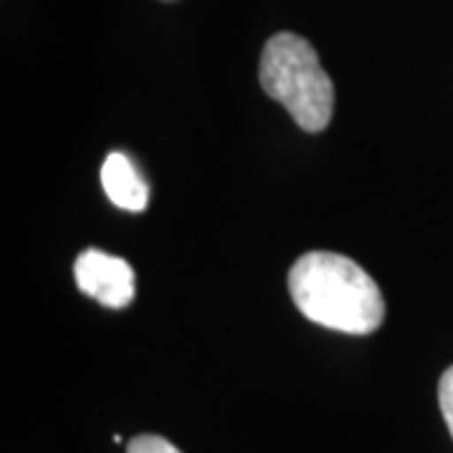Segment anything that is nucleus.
Masks as SVG:
<instances>
[{
  "label": "nucleus",
  "instance_id": "obj_1",
  "mask_svg": "<svg viewBox=\"0 0 453 453\" xmlns=\"http://www.w3.org/2000/svg\"><path fill=\"white\" fill-rule=\"evenodd\" d=\"M292 303L310 323L348 335H368L386 318V303L357 262L335 252H308L292 265Z\"/></svg>",
  "mask_w": 453,
  "mask_h": 453
},
{
  "label": "nucleus",
  "instance_id": "obj_2",
  "mask_svg": "<svg viewBox=\"0 0 453 453\" xmlns=\"http://www.w3.org/2000/svg\"><path fill=\"white\" fill-rule=\"evenodd\" d=\"M262 91L285 106L303 131L318 134L333 119L335 88L312 43L297 33H275L259 58Z\"/></svg>",
  "mask_w": 453,
  "mask_h": 453
},
{
  "label": "nucleus",
  "instance_id": "obj_3",
  "mask_svg": "<svg viewBox=\"0 0 453 453\" xmlns=\"http://www.w3.org/2000/svg\"><path fill=\"white\" fill-rule=\"evenodd\" d=\"M73 277L79 290L104 308L124 310L134 303V270L127 259L101 250H83L73 265Z\"/></svg>",
  "mask_w": 453,
  "mask_h": 453
},
{
  "label": "nucleus",
  "instance_id": "obj_4",
  "mask_svg": "<svg viewBox=\"0 0 453 453\" xmlns=\"http://www.w3.org/2000/svg\"><path fill=\"white\" fill-rule=\"evenodd\" d=\"M101 184L104 192L119 210L144 211L149 204V184L127 154L111 151L101 166Z\"/></svg>",
  "mask_w": 453,
  "mask_h": 453
},
{
  "label": "nucleus",
  "instance_id": "obj_5",
  "mask_svg": "<svg viewBox=\"0 0 453 453\" xmlns=\"http://www.w3.org/2000/svg\"><path fill=\"white\" fill-rule=\"evenodd\" d=\"M127 453H181V451H179L174 443H169L166 438L157 436V434H142V436L131 438Z\"/></svg>",
  "mask_w": 453,
  "mask_h": 453
},
{
  "label": "nucleus",
  "instance_id": "obj_6",
  "mask_svg": "<svg viewBox=\"0 0 453 453\" xmlns=\"http://www.w3.org/2000/svg\"><path fill=\"white\" fill-rule=\"evenodd\" d=\"M438 405H441L443 421L449 426L453 438V365L441 375V383H438Z\"/></svg>",
  "mask_w": 453,
  "mask_h": 453
},
{
  "label": "nucleus",
  "instance_id": "obj_7",
  "mask_svg": "<svg viewBox=\"0 0 453 453\" xmlns=\"http://www.w3.org/2000/svg\"><path fill=\"white\" fill-rule=\"evenodd\" d=\"M166 3H172V0H166Z\"/></svg>",
  "mask_w": 453,
  "mask_h": 453
}]
</instances>
